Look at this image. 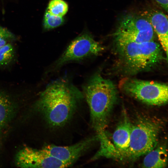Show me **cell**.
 Segmentation results:
<instances>
[{"instance_id": "cell-8", "label": "cell", "mask_w": 168, "mask_h": 168, "mask_svg": "<svg viewBox=\"0 0 168 168\" xmlns=\"http://www.w3.org/2000/svg\"><path fill=\"white\" fill-rule=\"evenodd\" d=\"M15 163L21 168H65L69 167L42 149L24 147L16 154Z\"/></svg>"}, {"instance_id": "cell-1", "label": "cell", "mask_w": 168, "mask_h": 168, "mask_svg": "<svg viewBox=\"0 0 168 168\" xmlns=\"http://www.w3.org/2000/svg\"><path fill=\"white\" fill-rule=\"evenodd\" d=\"M83 94L66 78L49 83L40 94L36 106L48 123L59 127L68 121Z\"/></svg>"}, {"instance_id": "cell-15", "label": "cell", "mask_w": 168, "mask_h": 168, "mask_svg": "<svg viewBox=\"0 0 168 168\" xmlns=\"http://www.w3.org/2000/svg\"><path fill=\"white\" fill-rule=\"evenodd\" d=\"M67 4L62 0H52L49 2L47 10L51 14L63 16L67 12Z\"/></svg>"}, {"instance_id": "cell-4", "label": "cell", "mask_w": 168, "mask_h": 168, "mask_svg": "<svg viewBox=\"0 0 168 168\" xmlns=\"http://www.w3.org/2000/svg\"><path fill=\"white\" fill-rule=\"evenodd\" d=\"M159 128L151 121L142 120L132 125L129 145L124 159L134 160L156 147Z\"/></svg>"}, {"instance_id": "cell-3", "label": "cell", "mask_w": 168, "mask_h": 168, "mask_svg": "<svg viewBox=\"0 0 168 168\" xmlns=\"http://www.w3.org/2000/svg\"><path fill=\"white\" fill-rule=\"evenodd\" d=\"M115 43L121 65L131 73L151 69L164 59L161 46L154 40L143 42L115 41Z\"/></svg>"}, {"instance_id": "cell-9", "label": "cell", "mask_w": 168, "mask_h": 168, "mask_svg": "<svg viewBox=\"0 0 168 168\" xmlns=\"http://www.w3.org/2000/svg\"><path fill=\"white\" fill-rule=\"evenodd\" d=\"M97 139L96 136L86 139L71 146H60L49 145L41 149L69 167L91 147L94 141Z\"/></svg>"}, {"instance_id": "cell-16", "label": "cell", "mask_w": 168, "mask_h": 168, "mask_svg": "<svg viewBox=\"0 0 168 168\" xmlns=\"http://www.w3.org/2000/svg\"><path fill=\"white\" fill-rule=\"evenodd\" d=\"M63 22L62 16L51 14L47 10L44 17V26L46 29H50L57 27Z\"/></svg>"}, {"instance_id": "cell-13", "label": "cell", "mask_w": 168, "mask_h": 168, "mask_svg": "<svg viewBox=\"0 0 168 168\" xmlns=\"http://www.w3.org/2000/svg\"><path fill=\"white\" fill-rule=\"evenodd\" d=\"M155 148L146 154L142 165L143 167L161 168L166 166L167 156L166 147L162 146Z\"/></svg>"}, {"instance_id": "cell-18", "label": "cell", "mask_w": 168, "mask_h": 168, "mask_svg": "<svg viewBox=\"0 0 168 168\" xmlns=\"http://www.w3.org/2000/svg\"><path fill=\"white\" fill-rule=\"evenodd\" d=\"M163 9L168 11V0H153Z\"/></svg>"}, {"instance_id": "cell-2", "label": "cell", "mask_w": 168, "mask_h": 168, "mask_svg": "<svg viewBox=\"0 0 168 168\" xmlns=\"http://www.w3.org/2000/svg\"><path fill=\"white\" fill-rule=\"evenodd\" d=\"M83 91L90 109L92 127L97 133L105 132L117 99L115 85L110 80L97 73L89 79Z\"/></svg>"}, {"instance_id": "cell-14", "label": "cell", "mask_w": 168, "mask_h": 168, "mask_svg": "<svg viewBox=\"0 0 168 168\" xmlns=\"http://www.w3.org/2000/svg\"><path fill=\"white\" fill-rule=\"evenodd\" d=\"M15 49L11 43H8L0 48V67L8 65L15 56Z\"/></svg>"}, {"instance_id": "cell-17", "label": "cell", "mask_w": 168, "mask_h": 168, "mask_svg": "<svg viewBox=\"0 0 168 168\" xmlns=\"http://www.w3.org/2000/svg\"><path fill=\"white\" fill-rule=\"evenodd\" d=\"M15 39V36L7 29L0 26V48L11 42Z\"/></svg>"}, {"instance_id": "cell-6", "label": "cell", "mask_w": 168, "mask_h": 168, "mask_svg": "<svg viewBox=\"0 0 168 168\" xmlns=\"http://www.w3.org/2000/svg\"><path fill=\"white\" fill-rule=\"evenodd\" d=\"M155 34L146 17L130 14L120 19L113 35L115 41L143 42L154 40Z\"/></svg>"}, {"instance_id": "cell-7", "label": "cell", "mask_w": 168, "mask_h": 168, "mask_svg": "<svg viewBox=\"0 0 168 168\" xmlns=\"http://www.w3.org/2000/svg\"><path fill=\"white\" fill-rule=\"evenodd\" d=\"M103 47L91 35L84 33L77 37L69 44L54 63L58 68L69 62L96 56L103 51Z\"/></svg>"}, {"instance_id": "cell-10", "label": "cell", "mask_w": 168, "mask_h": 168, "mask_svg": "<svg viewBox=\"0 0 168 168\" xmlns=\"http://www.w3.org/2000/svg\"><path fill=\"white\" fill-rule=\"evenodd\" d=\"M128 119L125 117L118 125L112 135L113 157L124 159L128 148L132 127Z\"/></svg>"}, {"instance_id": "cell-11", "label": "cell", "mask_w": 168, "mask_h": 168, "mask_svg": "<svg viewBox=\"0 0 168 168\" xmlns=\"http://www.w3.org/2000/svg\"><path fill=\"white\" fill-rule=\"evenodd\" d=\"M144 16L150 22L167 58L168 21L167 16L162 12L153 10L145 13Z\"/></svg>"}, {"instance_id": "cell-5", "label": "cell", "mask_w": 168, "mask_h": 168, "mask_svg": "<svg viewBox=\"0 0 168 168\" xmlns=\"http://www.w3.org/2000/svg\"><path fill=\"white\" fill-rule=\"evenodd\" d=\"M120 86L123 91L148 104L161 105L168 101V86L164 83L126 78Z\"/></svg>"}, {"instance_id": "cell-12", "label": "cell", "mask_w": 168, "mask_h": 168, "mask_svg": "<svg viewBox=\"0 0 168 168\" xmlns=\"http://www.w3.org/2000/svg\"><path fill=\"white\" fill-rule=\"evenodd\" d=\"M16 106L15 101L8 93L0 91V133L11 119Z\"/></svg>"}]
</instances>
